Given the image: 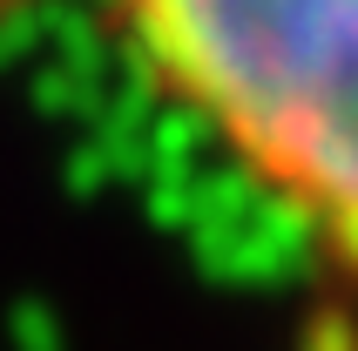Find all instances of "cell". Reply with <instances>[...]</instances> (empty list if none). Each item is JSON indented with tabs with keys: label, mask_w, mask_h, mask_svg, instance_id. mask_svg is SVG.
I'll use <instances>...</instances> for the list:
<instances>
[{
	"label": "cell",
	"mask_w": 358,
	"mask_h": 351,
	"mask_svg": "<svg viewBox=\"0 0 358 351\" xmlns=\"http://www.w3.org/2000/svg\"><path fill=\"white\" fill-rule=\"evenodd\" d=\"M176 236H189L196 264L217 284H243V291H284L324 250L318 210L298 189L271 182L257 162H243V156H217L196 176Z\"/></svg>",
	"instance_id": "7a4b0ae2"
},
{
	"label": "cell",
	"mask_w": 358,
	"mask_h": 351,
	"mask_svg": "<svg viewBox=\"0 0 358 351\" xmlns=\"http://www.w3.org/2000/svg\"><path fill=\"white\" fill-rule=\"evenodd\" d=\"M7 338H14V351H68V331H61L55 304H41V297H20L7 311Z\"/></svg>",
	"instance_id": "3957f363"
},
{
	"label": "cell",
	"mask_w": 358,
	"mask_h": 351,
	"mask_svg": "<svg viewBox=\"0 0 358 351\" xmlns=\"http://www.w3.org/2000/svg\"><path fill=\"white\" fill-rule=\"evenodd\" d=\"M304 351H358V324L352 317H318L311 338H304Z\"/></svg>",
	"instance_id": "5b68a950"
},
{
	"label": "cell",
	"mask_w": 358,
	"mask_h": 351,
	"mask_svg": "<svg viewBox=\"0 0 358 351\" xmlns=\"http://www.w3.org/2000/svg\"><path fill=\"white\" fill-rule=\"evenodd\" d=\"M122 41L358 264V0H122Z\"/></svg>",
	"instance_id": "6da1fadb"
},
{
	"label": "cell",
	"mask_w": 358,
	"mask_h": 351,
	"mask_svg": "<svg viewBox=\"0 0 358 351\" xmlns=\"http://www.w3.org/2000/svg\"><path fill=\"white\" fill-rule=\"evenodd\" d=\"M108 182H115L108 156H101L88 136H75V149H68V189H75V196H95V189H108Z\"/></svg>",
	"instance_id": "277c9868"
}]
</instances>
